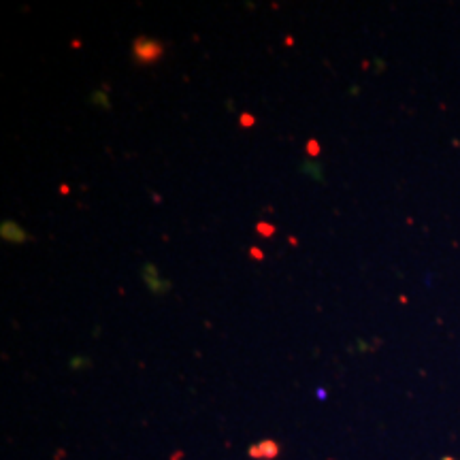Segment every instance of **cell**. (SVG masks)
Segmentation results:
<instances>
[{
	"label": "cell",
	"mask_w": 460,
	"mask_h": 460,
	"mask_svg": "<svg viewBox=\"0 0 460 460\" xmlns=\"http://www.w3.org/2000/svg\"><path fill=\"white\" fill-rule=\"evenodd\" d=\"M164 54V45L160 41H154V39H137L132 43V56H135L137 62L141 65H152L163 58Z\"/></svg>",
	"instance_id": "1"
},
{
	"label": "cell",
	"mask_w": 460,
	"mask_h": 460,
	"mask_svg": "<svg viewBox=\"0 0 460 460\" xmlns=\"http://www.w3.org/2000/svg\"><path fill=\"white\" fill-rule=\"evenodd\" d=\"M281 454V447L275 439H264L258 441L247 450V456L254 460H275Z\"/></svg>",
	"instance_id": "2"
},
{
	"label": "cell",
	"mask_w": 460,
	"mask_h": 460,
	"mask_svg": "<svg viewBox=\"0 0 460 460\" xmlns=\"http://www.w3.org/2000/svg\"><path fill=\"white\" fill-rule=\"evenodd\" d=\"M256 230H258V234H262V237H273L275 234V226L273 224H264V222H261L256 226Z\"/></svg>",
	"instance_id": "3"
},
{
	"label": "cell",
	"mask_w": 460,
	"mask_h": 460,
	"mask_svg": "<svg viewBox=\"0 0 460 460\" xmlns=\"http://www.w3.org/2000/svg\"><path fill=\"white\" fill-rule=\"evenodd\" d=\"M256 124V118L252 113H243L241 115V126H243V128H252V126Z\"/></svg>",
	"instance_id": "4"
},
{
	"label": "cell",
	"mask_w": 460,
	"mask_h": 460,
	"mask_svg": "<svg viewBox=\"0 0 460 460\" xmlns=\"http://www.w3.org/2000/svg\"><path fill=\"white\" fill-rule=\"evenodd\" d=\"M307 149H309V154H312V156H318V154H320V143L318 141H309L307 143Z\"/></svg>",
	"instance_id": "5"
},
{
	"label": "cell",
	"mask_w": 460,
	"mask_h": 460,
	"mask_svg": "<svg viewBox=\"0 0 460 460\" xmlns=\"http://www.w3.org/2000/svg\"><path fill=\"white\" fill-rule=\"evenodd\" d=\"M250 256L256 258V261H264V254L258 250V247H250Z\"/></svg>",
	"instance_id": "6"
},
{
	"label": "cell",
	"mask_w": 460,
	"mask_h": 460,
	"mask_svg": "<svg viewBox=\"0 0 460 460\" xmlns=\"http://www.w3.org/2000/svg\"><path fill=\"white\" fill-rule=\"evenodd\" d=\"M183 458V452H175V456H172L171 460H181Z\"/></svg>",
	"instance_id": "7"
}]
</instances>
